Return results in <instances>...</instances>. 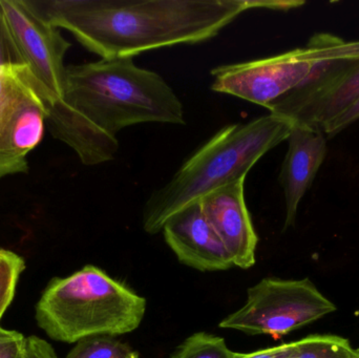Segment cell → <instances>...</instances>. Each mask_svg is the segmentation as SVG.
<instances>
[{"instance_id": "3", "label": "cell", "mask_w": 359, "mask_h": 358, "mask_svg": "<svg viewBox=\"0 0 359 358\" xmlns=\"http://www.w3.org/2000/svg\"><path fill=\"white\" fill-rule=\"evenodd\" d=\"M294 122L269 113L227 125L200 147L172 180L151 193L143 209V228L159 233L170 218L247 174L264 155L287 140Z\"/></svg>"}, {"instance_id": "8", "label": "cell", "mask_w": 359, "mask_h": 358, "mask_svg": "<svg viewBox=\"0 0 359 358\" xmlns=\"http://www.w3.org/2000/svg\"><path fill=\"white\" fill-rule=\"evenodd\" d=\"M0 8L17 48L48 92V104L62 99L67 74L65 57L72 44L35 1L0 0Z\"/></svg>"}, {"instance_id": "13", "label": "cell", "mask_w": 359, "mask_h": 358, "mask_svg": "<svg viewBox=\"0 0 359 358\" xmlns=\"http://www.w3.org/2000/svg\"><path fill=\"white\" fill-rule=\"evenodd\" d=\"M290 358H359V349L341 336H312L299 340Z\"/></svg>"}, {"instance_id": "21", "label": "cell", "mask_w": 359, "mask_h": 358, "mask_svg": "<svg viewBox=\"0 0 359 358\" xmlns=\"http://www.w3.org/2000/svg\"><path fill=\"white\" fill-rule=\"evenodd\" d=\"M0 250H1V248H0Z\"/></svg>"}, {"instance_id": "14", "label": "cell", "mask_w": 359, "mask_h": 358, "mask_svg": "<svg viewBox=\"0 0 359 358\" xmlns=\"http://www.w3.org/2000/svg\"><path fill=\"white\" fill-rule=\"evenodd\" d=\"M65 358H140V354L114 336H99L76 343Z\"/></svg>"}, {"instance_id": "9", "label": "cell", "mask_w": 359, "mask_h": 358, "mask_svg": "<svg viewBox=\"0 0 359 358\" xmlns=\"http://www.w3.org/2000/svg\"><path fill=\"white\" fill-rule=\"evenodd\" d=\"M316 63L307 46L268 58L223 65L211 71V88L267 107L299 86Z\"/></svg>"}, {"instance_id": "12", "label": "cell", "mask_w": 359, "mask_h": 358, "mask_svg": "<svg viewBox=\"0 0 359 358\" xmlns=\"http://www.w3.org/2000/svg\"><path fill=\"white\" fill-rule=\"evenodd\" d=\"M287 140L288 151L280 174L286 202L284 229L294 225L299 203L327 155V137L316 128L294 124Z\"/></svg>"}, {"instance_id": "1", "label": "cell", "mask_w": 359, "mask_h": 358, "mask_svg": "<svg viewBox=\"0 0 359 358\" xmlns=\"http://www.w3.org/2000/svg\"><path fill=\"white\" fill-rule=\"evenodd\" d=\"M149 122L184 125L183 104L162 76L133 58L67 67L65 94L46 117L53 137L88 166L115 158L120 130Z\"/></svg>"}, {"instance_id": "7", "label": "cell", "mask_w": 359, "mask_h": 358, "mask_svg": "<svg viewBox=\"0 0 359 358\" xmlns=\"http://www.w3.org/2000/svg\"><path fill=\"white\" fill-rule=\"evenodd\" d=\"M318 63L299 86L268 105L270 113L322 132L359 95V59L318 54Z\"/></svg>"}, {"instance_id": "11", "label": "cell", "mask_w": 359, "mask_h": 358, "mask_svg": "<svg viewBox=\"0 0 359 358\" xmlns=\"http://www.w3.org/2000/svg\"><path fill=\"white\" fill-rule=\"evenodd\" d=\"M162 231L182 264L200 271L227 270L233 267L225 246L205 218L200 202L175 214Z\"/></svg>"}, {"instance_id": "5", "label": "cell", "mask_w": 359, "mask_h": 358, "mask_svg": "<svg viewBox=\"0 0 359 358\" xmlns=\"http://www.w3.org/2000/svg\"><path fill=\"white\" fill-rule=\"evenodd\" d=\"M48 102L0 8V179L29 170L27 156L43 139Z\"/></svg>"}, {"instance_id": "16", "label": "cell", "mask_w": 359, "mask_h": 358, "mask_svg": "<svg viewBox=\"0 0 359 358\" xmlns=\"http://www.w3.org/2000/svg\"><path fill=\"white\" fill-rule=\"evenodd\" d=\"M25 269L21 256L10 250H0V319L14 298L17 282Z\"/></svg>"}, {"instance_id": "15", "label": "cell", "mask_w": 359, "mask_h": 358, "mask_svg": "<svg viewBox=\"0 0 359 358\" xmlns=\"http://www.w3.org/2000/svg\"><path fill=\"white\" fill-rule=\"evenodd\" d=\"M240 355L228 348L223 338L198 332L186 338L170 358H238Z\"/></svg>"}, {"instance_id": "6", "label": "cell", "mask_w": 359, "mask_h": 358, "mask_svg": "<svg viewBox=\"0 0 359 358\" xmlns=\"http://www.w3.org/2000/svg\"><path fill=\"white\" fill-rule=\"evenodd\" d=\"M335 310V305L309 279L267 277L249 288L244 306L225 317L219 327L278 338Z\"/></svg>"}, {"instance_id": "10", "label": "cell", "mask_w": 359, "mask_h": 358, "mask_svg": "<svg viewBox=\"0 0 359 358\" xmlns=\"http://www.w3.org/2000/svg\"><path fill=\"white\" fill-rule=\"evenodd\" d=\"M245 179L217 189L201 199L200 205L233 266L249 269L255 264L259 237L245 202Z\"/></svg>"}, {"instance_id": "18", "label": "cell", "mask_w": 359, "mask_h": 358, "mask_svg": "<svg viewBox=\"0 0 359 358\" xmlns=\"http://www.w3.org/2000/svg\"><path fill=\"white\" fill-rule=\"evenodd\" d=\"M359 119V95L354 99L351 104L348 105L341 113H339L337 117L333 118L330 122L323 128L322 132H324L327 138H332L337 136L339 132H343L348 126L353 124Z\"/></svg>"}, {"instance_id": "4", "label": "cell", "mask_w": 359, "mask_h": 358, "mask_svg": "<svg viewBox=\"0 0 359 358\" xmlns=\"http://www.w3.org/2000/svg\"><path fill=\"white\" fill-rule=\"evenodd\" d=\"M147 300L105 271L86 265L67 277L50 280L36 305L38 326L57 342L119 336L139 328Z\"/></svg>"}, {"instance_id": "20", "label": "cell", "mask_w": 359, "mask_h": 358, "mask_svg": "<svg viewBox=\"0 0 359 358\" xmlns=\"http://www.w3.org/2000/svg\"><path fill=\"white\" fill-rule=\"evenodd\" d=\"M25 358H59L53 347L38 336L27 338V350Z\"/></svg>"}, {"instance_id": "19", "label": "cell", "mask_w": 359, "mask_h": 358, "mask_svg": "<svg viewBox=\"0 0 359 358\" xmlns=\"http://www.w3.org/2000/svg\"><path fill=\"white\" fill-rule=\"evenodd\" d=\"M297 347H299V340L278 347H272V348L263 349V350L248 353V354L241 353L238 358H290L297 350Z\"/></svg>"}, {"instance_id": "2", "label": "cell", "mask_w": 359, "mask_h": 358, "mask_svg": "<svg viewBox=\"0 0 359 358\" xmlns=\"http://www.w3.org/2000/svg\"><path fill=\"white\" fill-rule=\"evenodd\" d=\"M59 29L102 59L134 58L217 36L253 8L288 11L297 0H46L35 1Z\"/></svg>"}, {"instance_id": "17", "label": "cell", "mask_w": 359, "mask_h": 358, "mask_svg": "<svg viewBox=\"0 0 359 358\" xmlns=\"http://www.w3.org/2000/svg\"><path fill=\"white\" fill-rule=\"evenodd\" d=\"M27 338L20 332L0 327V358H25Z\"/></svg>"}]
</instances>
